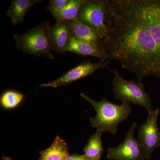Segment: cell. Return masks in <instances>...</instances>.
<instances>
[{
  "label": "cell",
  "instance_id": "obj_4",
  "mask_svg": "<svg viewBox=\"0 0 160 160\" xmlns=\"http://www.w3.org/2000/svg\"><path fill=\"white\" fill-rule=\"evenodd\" d=\"M111 71L114 75L112 81V91L116 99L122 102L142 106L148 113L153 111L151 98L146 92L142 82L125 80L117 69Z\"/></svg>",
  "mask_w": 160,
  "mask_h": 160
},
{
  "label": "cell",
  "instance_id": "obj_7",
  "mask_svg": "<svg viewBox=\"0 0 160 160\" xmlns=\"http://www.w3.org/2000/svg\"><path fill=\"white\" fill-rule=\"evenodd\" d=\"M137 127L132 124L126 135L125 140L117 147L108 149L107 158L115 160H144L146 159L142 146L135 138L134 133Z\"/></svg>",
  "mask_w": 160,
  "mask_h": 160
},
{
  "label": "cell",
  "instance_id": "obj_2",
  "mask_svg": "<svg viewBox=\"0 0 160 160\" xmlns=\"http://www.w3.org/2000/svg\"><path fill=\"white\" fill-rule=\"evenodd\" d=\"M80 96L92 105L96 112L95 117L90 118V125L97 130L108 132L116 134L118 126L124 122L131 114L132 108L130 103L122 102L120 105L111 102L106 98L99 102L94 101L85 93Z\"/></svg>",
  "mask_w": 160,
  "mask_h": 160
},
{
  "label": "cell",
  "instance_id": "obj_9",
  "mask_svg": "<svg viewBox=\"0 0 160 160\" xmlns=\"http://www.w3.org/2000/svg\"><path fill=\"white\" fill-rule=\"evenodd\" d=\"M50 34L52 49L58 53H65L72 37L70 22H56L50 27Z\"/></svg>",
  "mask_w": 160,
  "mask_h": 160
},
{
  "label": "cell",
  "instance_id": "obj_10",
  "mask_svg": "<svg viewBox=\"0 0 160 160\" xmlns=\"http://www.w3.org/2000/svg\"><path fill=\"white\" fill-rule=\"evenodd\" d=\"M66 52H73L83 57H94L101 62L109 61L104 46H98L72 38L66 48Z\"/></svg>",
  "mask_w": 160,
  "mask_h": 160
},
{
  "label": "cell",
  "instance_id": "obj_5",
  "mask_svg": "<svg viewBox=\"0 0 160 160\" xmlns=\"http://www.w3.org/2000/svg\"><path fill=\"white\" fill-rule=\"evenodd\" d=\"M108 0H87L77 19L98 32L104 39L107 34L106 21Z\"/></svg>",
  "mask_w": 160,
  "mask_h": 160
},
{
  "label": "cell",
  "instance_id": "obj_15",
  "mask_svg": "<svg viewBox=\"0 0 160 160\" xmlns=\"http://www.w3.org/2000/svg\"><path fill=\"white\" fill-rule=\"evenodd\" d=\"M86 1L87 0H70L67 6L53 18L56 22L76 19L80 9Z\"/></svg>",
  "mask_w": 160,
  "mask_h": 160
},
{
  "label": "cell",
  "instance_id": "obj_14",
  "mask_svg": "<svg viewBox=\"0 0 160 160\" xmlns=\"http://www.w3.org/2000/svg\"><path fill=\"white\" fill-rule=\"evenodd\" d=\"M102 131L97 130L92 135L84 148L85 156L91 160H99L103 152Z\"/></svg>",
  "mask_w": 160,
  "mask_h": 160
},
{
  "label": "cell",
  "instance_id": "obj_11",
  "mask_svg": "<svg viewBox=\"0 0 160 160\" xmlns=\"http://www.w3.org/2000/svg\"><path fill=\"white\" fill-rule=\"evenodd\" d=\"M72 38L98 45L103 46V39L97 31L77 19L69 21Z\"/></svg>",
  "mask_w": 160,
  "mask_h": 160
},
{
  "label": "cell",
  "instance_id": "obj_8",
  "mask_svg": "<svg viewBox=\"0 0 160 160\" xmlns=\"http://www.w3.org/2000/svg\"><path fill=\"white\" fill-rule=\"evenodd\" d=\"M109 62V61L100 62L99 63L85 61L69 70L57 79L50 82L42 84L40 86L56 88L59 86H67L73 82L93 74L98 69L108 68Z\"/></svg>",
  "mask_w": 160,
  "mask_h": 160
},
{
  "label": "cell",
  "instance_id": "obj_17",
  "mask_svg": "<svg viewBox=\"0 0 160 160\" xmlns=\"http://www.w3.org/2000/svg\"><path fill=\"white\" fill-rule=\"evenodd\" d=\"M70 0H51L48 6V10L54 17L62 11L70 2Z\"/></svg>",
  "mask_w": 160,
  "mask_h": 160
},
{
  "label": "cell",
  "instance_id": "obj_13",
  "mask_svg": "<svg viewBox=\"0 0 160 160\" xmlns=\"http://www.w3.org/2000/svg\"><path fill=\"white\" fill-rule=\"evenodd\" d=\"M69 155L67 144L57 137L51 146L41 152L39 160H65Z\"/></svg>",
  "mask_w": 160,
  "mask_h": 160
},
{
  "label": "cell",
  "instance_id": "obj_6",
  "mask_svg": "<svg viewBox=\"0 0 160 160\" xmlns=\"http://www.w3.org/2000/svg\"><path fill=\"white\" fill-rule=\"evenodd\" d=\"M160 112V109H157L148 113L147 119L140 126L138 132V141L147 159L160 147V130L158 126Z\"/></svg>",
  "mask_w": 160,
  "mask_h": 160
},
{
  "label": "cell",
  "instance_id": "obj_16",
  "mask_svg": "<svg viewBox=\"0 0 160 160\" xmlns=\"http://www.w3.org/2000/svg\"><path fill=\"white\" fill-rule=\"evenodd\" d=\"M24 97V95L18 92L8 90L1 96V106L5 109H12L19 105Z\"/></svg>",
  "mask_w": 160,
  "mask_h": 160
},
{
  "label": "cell",
  "instance_id": "obj_12",
  "mask_svg": "<svg viewBox=\"0 0 160 160\" xmlns=\"http://www.w3.org/2000/svg\"><path fill=\"white\" fill-rule=\"evenodd\" d=\"M41 0H13L6 12L15 26L22 22L28 11Z\"/></svg>",
  "mask_w": 160,
  "mask_h": 160
},
{
  "label": "cell",
  "instance_id": "obj_18",
  "mask_svg": "<svg viewBox=\"0 0 160 160\" xmlns=\"http://www.w3.org/2000/svg\"><path fill=\"white\" fill-rule=\"evenodd\" d=\"M65 160H91L85 156V155H69Z\"/></svg>",
  "mask_w": 160,
  "mask_h": 160
},
{
  "label": "cell",
  "instance_id": "obj_1",
  "mask_svg": "<svg viewBox=\"0 0 160 160\" xmlns=\"http://www.w3.org/2000/svg\"><path fill=\"white\" fill-rule=\"evenodd\" d=\"M103 46L138 81L160 80V17L156 0H108Z\"/></svg>",
  "mask_w": 160,
  "mask_h": 160
},
{
  "label": "cell",
  "instance_id": "obj_3",
  "mask_svg": "<svg viewBox=\"0 0 160 160\" xmlns=\"http://www.w3.org/2000/svg\"><path fill=\"white\" fill-rule=\"evenodd\" d=\"M50 27L49 22L43 21L38 26L29 29L24 34L14 35L17 49L25 54L54 59L51 51Z\"/></svg>",
  "mask_w": 160,
  "mask_h": 160
}]
</instances>
